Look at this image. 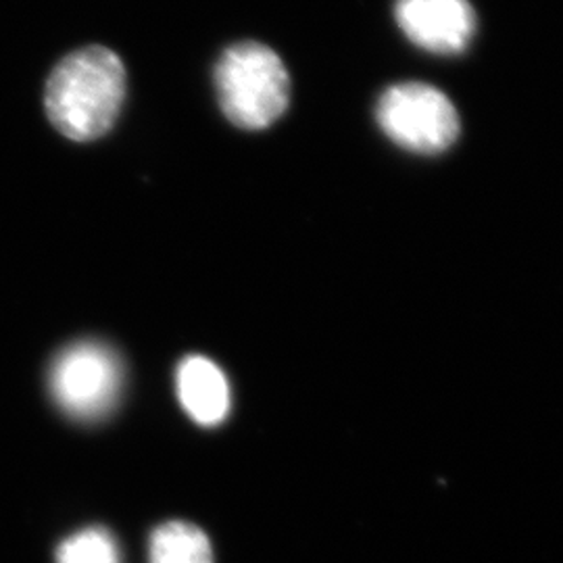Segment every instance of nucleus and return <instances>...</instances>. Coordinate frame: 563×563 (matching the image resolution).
I'll list each match as a JSON object with an SVG mask.
<instances>
[{"label":"nucleus","instance_id":"f257e3e1","mask_svg":"<svg viewBox=\"0 0 563 563\" xmlns=\"http://www.w3.org/2000/svg\"><path fill=\"white\" fill-rule=\"evenodd\" d=\"M125 99V67L107 46L69 53L51 71L44 107L51 123L69 141L104 136L120 118Z\"/></svg>","mask_w":563,"mask_h":563},{"label":"nucleus","instance_id":"f03ea898","mask_svg":"<svg viewBox=\"0 0 563 563\" xmlns=\"http://www.w3.org/2000/svg\"><path fill=\"white\" fill-rule=\"evenodd\" d=\"M223 115L242 130H265L290 102V76L276 51L262 42L228 46L216 65Z\"/></svg>","mask_w":563,"mask_h":563},{"label":"nucleus","instance_id":"7ed1b4c3","mask_svg":"<svg viewBox=\"0 0 563 563\" xmlns=\"http://www.w3.org/2000/svg\"><path fill=\"white\" fill-rule=\"evenodd\" d=\"M384 134L418 155H439L460 136V115L441 90L407 81L388 88L376 107Z\"/></svg>","mask_w":563,"mask_h":563},{"label":"nucleus","instance_id":"20e7f679","mask_svg":"<svg viewBox=\"0 0 563 563\" xmlns=\"http://www.w3.org/2000/svg\"><path fill=\"white\" fill-rule=\"evenodd\" d=\"M123 383L120 357L101 342L65 349L51 372L53 397L76 420H99L118 401Z\"/></svg>","mask_w":563,"mask_h":563},{"label":"nucleus","instance_id":"39448f33","mask_svg":"<svg viewBox=\"0 0 563 563\" xmlns=\"http://www.w3.org/2000/svg\"><path fill=\"white\" fill-rule=\"evenodd\" d=\"M405 36L434 55H460L476 34V13L467 0H397Z\"/></svg>","mask_w":563,"mask_h":563},{"label":"nucleus","instance_id":"423d86ee","mask_svg":"<svg viewBox=\"0 0 563 563\" xmlns=\"http://www.w3.org/2000/svg\"><path fill=\"white\" fill-rule=\"evenodd\" d=\"M178 395L188 416L201 426L223 422L230 411V386L222 369L205 357H186L178 367Z\"/></svg>","mask_w":563,"mask_h":563},{"label":"nucleus","instance_id":"0eeeda50","mask_svg":"<svg viewBox=\"0 0 563 563\" xmlns=\"http://www.w3.org/2000/svg\"><path fill=\"white\" fill-rule=\"evenodd\" d=\"M148 558L151 563H213V549L201 528L169 522L153 532Z\"/></svg>","mask_w":563,"mask_h":563},{"label":"nucleus","instance_id":"6e6552de","mask_svg":"<svg viewBox=\"0 0 563 563\" xmlns=\"http://www.w3.org/2000/svg\"><path fill=\"white\" fill-rule=\"evenodd\" d=\"M57 563H121L120 549L104 528H86L60 544Z\"/></svg>","mask_w":563,"mask_h":563}]
</instances>
